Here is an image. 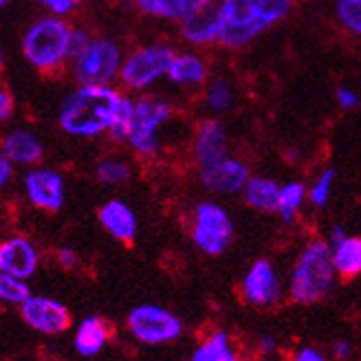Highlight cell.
<instances>
[{"instance_id":"6da1fadb","label":"cell","mask_w":361,"mask_h":361,"mask_svg":"<svg viewBox=\"0 0 361 361\" xmlns=\"http://www.w3.org/2000/svg\"><path fill=\"white\" fill-rule=\"evenodd\" d=\"M121 102L123 97L106 84H82V88L64 102L60 126L68 135L95 137L115 126Z\"/></svg>"},{"instance_id":"7a4b0ae2","label":"cell","mask_w":361,"mask_h":361,"mask_svg":"<svg viewBox=\"0 0 361 361\" xmlns=\"http://www.w3.org/2000/svg\"><path fill=\"white\" fill-rule=\"evenodd\" d=\"M293 0H223L219 7V40L243 47L288 13Z\"/></svg>"},{"instance_id":"3957f363","label":"cell","mask_w":361,"mask_h":361,"mask_svg":"<svg viewBox=\"0 0 361 361\" xmlns=\"http://www.w3.org/2000/svg\"><path fill=\"white\" fill-rule=\"evenodd\" d=\"M335 258L326 243H311L306 247L293 269L291 295L298 304H315L326 298L335 280Z\"/></svg>"},{"instance_id":"277c9868","label":"cell","mask_w":361,"mask_h":361,"mask_svg":"<svg viewBox=\"0 0 361 361\" xmlns=\"http://www.w3.org/2000/svg\"><path fill=\"white\" fill-rule=\"evenodd\" d=\"M68 40L71 29L56 18H42L23 38L25 58L40 71L58 66L64 58H68Z\"/></svg>"},{"instance_id":"5b68a950","label":"cell","mask_w":361,"mask_h":361,"mask_svg":"<svg viewBox=\"0 0 361 361\" xmlns=\"http://www.w3.org/2000/svg\"><path fill=\"white\" fill-rule=\"evenodd\" d=\"M233 238V225L227 212L216 203H201L194 212V243L209 256H219Z\"/></svg>"},{"instance_id":"8992f818","label":"cell","mask_w":361,"mask_h":361,"mask_svg":"<svg viewBox=\"0 0 361 361\" xmlns=\"http://www.w3.org/2000/svg\"><path fill=\"white\" fill-rule=\"evenodd\" d=\"M121 53L111 40H90L75 58V78L82 84H108L121 73Z\"/></svg>"},{"instance_id":"52a82bcc","label":"cell","mask_w":361,"mask_h":361,"mask_svg":"<svg viewBox=\"0 0 361 361\" xmlns=\"http://www.w3.org/2000/svg\"><path fill=\"white\" fill-rule=\"evenodd\" d=\"M128 329L143 344H164V341L176 339L183 331L176 315L152 304H143L130 311Z\"/></svg>"},{"instance_id":"ba28073f","label":"cell","mask_w":361,"mask_h":361,"mask_svg":"<svg viewBox=\"0 0 361 361\" xmlns=\"http://www.w3.org/2000/svg\"><path fill=\"white\" fill-rule=\"evenodd\" d=\"M172 58H174V53L170 47H164V44L143 47L123 62L119 75L126 86L143 88L152 84L154 80H159L164 73H168Z\"/></svg>"},{"instance_id":"9c48e42d","label":"cell","mask_w":361,"mask_h":361,"mask_svg":"<svg viewBox=\"0 0 361 361\" xmlns=\"http://www.w3.org/2000/svg\"><path fill=\"white\" fill-rule=\"evenodd\" d=\"M170 117V106L161 99L143 97L135 102V115L128 141L141 154H152L159 148V126Z\"/></svg>"},{"instance_id":"30bf717a","label":"cell","mask_w":361,"mask_h":361,"mask_svg":"<svg viewBox=\"0 0 361 361\" xmlns=\"http://www.w3.org/2000/svg\"><path fill=\"white\" fill-rule=\"evenodd\" d=\"M20 315L33 331L44 335H58L71 326V313L66 306L49 298H29L20 304Z\"/></svg>"},{"instance_id":"8fae6325","label":"cell","mask_w":361,"mask_h":361,"mask_svg":"<svg viewBox=\"0 0 361 361\" xmlns=\"http://www.w3.org/2000/svg\"><path fill=\"white\" fill-rule=\"evenodd\" d=\"M25 190L29 201L47 212H58L64 203V180L58 172L38 168L25 176Z\"/></svg>"},{"instance_id":"7c38bea8","label":"cell","mask_w":361,"mask_h":361,"mask_svg":"<svg viewBox=\"0 0 361 361\" xmlns=\"http://www.w3.org/2000/svg\"><path fill=\"white\" fill-rule=\"evenodd\" d=\"M245 298L256 306H269L280 298V280L269 260H258L247 271L243 282Z\"/></svg>"},{"instance_id":"4fadbf2b","label":"cell","mask_w":361,"mask_h":361,"mask_svg":"<svg viewBox=\"0 0 361 361\" xmlns=\"http://www.w3.org/2000/svg\"><path fill=\"white\" fill-rule=\"evenodd\" d=\"M38 267V254L27 238L13 236L0 245V269L3 274L27 280Z\"/></svg>"},{"instance_id":"5bb4252c","label":"cell","mask_w":361,"mask_h":361,"mask_svg":"<svg viewBox=\"0 0 361 361\" xmlns=\"http://www.w3.org/2000/svg\"><path fill=\"white\" fill-rule=\"evenodd\" d=\"M201 180H203V185L212 192L231 194V192L245 190V185L249 183V172L240 161L223 159V161H219V164L203 168Z\"/></svg>"},{"instance_id":"9a60e30c","label":"cell","mask_w":361,"mask_h":361,"mask_svg":"<svg viewBox=\"0 0 361 361\" xmlns=\"http://www.w3.org/2000/svg\"><path fill=\"white\" fill-rule=\"evenodd\" d=\"M196 159L203 168L227 159V137L219 121H205L196 137Z\"/></svg>"},{"instance_id":"2e32d148","label":"cell","mask_w":361,"mask_h":361,"mask_svg":"<svg viewBox=\"0 0 361 361\" xmlns=\"http://www.w3.org/2000/svg\"><path fill=\"white\" fill-rule=\"evenodd\" d=\"M99 221L104 229L121 243H133L137 233V219L128 205L121 201H108L99 209Z\"/></svg>"},{"instance_id":"e0dca14e","label":"cell","mask_w":361,"mask_h":361,"mask_svg":"<svg viewBox=\"0 0 361 361\" xmlns=\"http://www.w3.org/2000/svg\"><path fill=\"white\" fill-rule=\"evenodd\" d=\"M3 154L11 159L13 164L31 166L38 164L44 154L42 141L29 130H11L3 141Z\"/></svg>"},{"instance_id":"ac0fdd59","label":"cell","mask_w":361,"mask_h":361,"mask_svg":"<svg viewBox=\"0 0 361 361\" xmlns=\"http://www.w3.org/2000/svg\"><path fill=\"white\" fill-rule=\"evenodd\" d=\"M212 0H139V7L168 20H188L209 7Z\"/></svg>"},{"instance_id":"d6986e66","label":"cell","mask_w":361,"mask_h":361,"mask_svg":"<svg viewBox=\"0 0 361 361\" xmlns=\"http://www.w3.org/2000/svg\"><path fill=\"white\" fill-rule=\"evenodd\" d=\"M180 33L183 38L190 42H212V40H219V33H221V23H219V9H203L198 11L196 16L188 18L183 20V27H180Z\"/></svg>"},{"instance_id":"ffe728a7","label":"cell","mask_w":361,"mask_h":361,"mask_svg":"<svg viewBox=\"0 0 361 361\" xmlns=\"http://www.w3.org/2000/svg\"><path fill=\"white\" fill-rule=\"evenodd\" d=\"M111 337V326L102 317H86L75 335V348L84 357L97 355Z\"/></svg>"},{"instance_id":"44dd1931","label":"cell","mask_w":361,"mask_h":361,"mask_svg":"<svg viewBox=\"0 0 361 361\" xmlns=\"http://www.w3.org/2000/svg\"><path fill=\"white\" fill-rule=\"evenodd\" d=\"M280 194L282 188H278V183L271 178H249V183L245 185L247 203L262 212H276L280 207Z\"/></svg>"},{"instance_id":"7402d4cb","label":"cell","mask_w":361,"mask_h":361,"mask_svg":"<svg viewBox=\"0 0 361 361\" xmlns=\"http://www.w3.org/2000/svg\"><path fill=\"white\" fill-rule=\"evenodd\" d=\"M335 269L344 278H355L361 274V238H346L333 251Z\"/></svg>"},{"instance_id":"603a6c76","label":"cell","mask_w":361,"mask_h":361,"mask_svg":"<svg viewBox=\"0 0 361 361\" xmlns=\"http://www.w3.org/2000/svg\"><path fill=\"white\" fill-rule=\"evenodd\" d=\"M168 75L176 84H198L205 78V64L194 56H174Z\"/></svg>"},{"instance_id":"cb8c5ba5","label":"cell","mask_w":361,"mask_h":361,"mask_svg":"<svg viewBox=\"0 0 361 361\" xmlns=\"http://www.w3.org/2000/svg\"><path fill=\"white\" fill-rule=\"evenodd\" d=\"M192 361H236L229 346V339L223 331H216L203 346H198Z\"/></svg>"},{"instance_id":"d4e9b609","label":"cell","mask_w":361,"mask_h":361,"mask_svg":"<svg viewBox=\"0 0 361 361\" xmlns=\"http://www.w3.org/2000/svg\"><path fill=\"white\" fill-rule=\"evenodd\" d=\"M0 298H3L5 302H11V304H23L31 295H29V286L25 284L23 278L3 274L0 276Z\"/></svg>"},{"instance_id":"484cf974","label":"cell","mask_w":361,"mask_h":361,"mask_svg":"<svg viewBox=\"0 0 361 361\" xmlns=\"http://www.w3.org/2000/svg\"><path fill=\"white\" fill-rule=\"evenodd\" d=\"M304 201V185L302 183H288L282 188V194H280V207L278 212L282 214L284 221H291L298 207L302 205Z\"/></svg>"},{"instance_id":"4316f807","label":"cell","mask_w":361,"mask_h":361,"mask_svg":"<svg viewBox=\"0 0 361 361\" xmlns=\"http://www.w3.org/2000/svg\"><path fill=\"white\" fill-rule=\"evenodd\" d=\"M337 16L346 29L361 35V0H339Z\"/></svg>"},{"instance_id":"83f0119b","label":"cell","mask_w":361,"mask_h":361,"mask_svg":"<svg viewBox=\"0 0 361 361\" xmlns=\"http://www.w3.org/2000/svg\"><path fill=\"white\" fill-rule=\"evenodd\" d=\"M233 102V93L225 80H214L207 88V104L212 111H227Z\"/></svg>"},{"instance_id":"f1b7e54d","label":"cell","mask_w":361,"mask_h":361,"mask_svg":"<svg viewBox=\"0 0 361 361\" xmlns=\"http://www.w3.org/2000/svg\"><path fill=\"white\" fill-rule=\"evenodd\" d=\"M133 115H135V102H130L128 97H123L121 108H119V115L115 119V126L111 128V135L121 141V139H128L130 135V126H133Z\"/></svg>"},{"instance_id":"f546056e","label":"cell","mask_w":361,"mask_h":361,"mask_svg":"<svg viewBox=\"0 0 361 361\" xmlns=\"http://www.w3.org/2000/svg\"><path fill=\"white\" fill-rule=\"evenodd\" d=\"M97 176L102 183H123L130 178V168L121 161H104L97 168Z\"/></svg>"},{"instance_id":"4dcf8cb0","label":"cell","mask_w":361,"mask_h":361,"mask_svg":"<svg viewBox=\"0 0 361 361\" xmlns=\"http://www.w3.org/2000/svg\"><path fill=\"white\" fill-rule=\"evenodd\" d=\"M333 178H335V172L333 170H324L319 174V178L315 180V185L311 188V203L317 205V207H324L331 196V188H333Z\"/></svg>"},{"instance_id":"1f68e13d","label":"cell","mask_w":361,"mask_h":361,"mask_svg":"<svg viewBox=\"0 0 361 361\" xmlns=\"http://www.w3.org/2000/svg\"><path fill=\"white\" fill-rule=\"evenodd\" d=\"M90 44L88 35L84 31H71V40H68V56L71 58H78L80 53Z\"/></svg>"},{"instance_id":"d6a6232c","label":"cell","mask_w":361,"mask_h":361,"mask_svg":"<svg viewBox=\"0 0 361 361\" xmlns=\"http://www.w3.org/2000/svg\"><path fill=\"white\" fill-rule=\"evenodd\" d=\"M44 7H49L56 16H64L78 5V0H40Z\"/></svg>"},{"instance_id":"836d02e7","label":"cell","mask_w":361,"mask_h":361,"mask_svg":"<svg viewBox=\"0 0 361 361\" xmlns=\"http://www.w3.org/2000/svg\"><path fill=\"white\" fill-rule=\"evenodd\" d=\"M337 102H339L341 108H346V111H350V108H355V106L359 104V97H357L355 90L339 86V88H337Z\"/></svg>"},{"instance_id":"e575fe53","label":"cell","mask_w":361,"mask_h":361,"mask_svg":"<svg viewBox=\"0 0 361 361\" xmlns=\"http://www.w3.org/2000/svg\"><path fill=\"white\" fill-rule=\"evenodd\" d=\"M58 262H60L64 269H71V267H75V264H78V254H75V251H71V249H60Z\"/></svg>"},{"instance_id":"d590c367","label":"cell","mask_w":361,"mask_h":361,"mask_svg":"<svg viewBox=\"0 0 361 361\" xmlns=\"http://www.w3.org/2000/svg\"><path fill=\"white\" fill-rule=\"evenodd\" d=\"M11 166H13V161L11 159H7L5 154H3V159H0V183H7V180L11 178Z\"/></svg>"},{"instance_id":"8d00e7d4","label":"cell","mask_w":361,"mask_h":361,"mask_svg":"<svg viewBox=\"0 0 361 361\" xmlns=\"http://www.w3.org/2000/svg\"><path fill=\"white\" fill-rule=\"evenodd\" d=\"M11 115V97L7 90L0 93V119H7Z\"/></svg>"},{"instance_id":"74e56055","label":"cell","mask_w":361,"mask_h":361,"mask_svg":"<svg viewBox=\"0 0 361 361\" xmlns=\"http://www.w3.org/2000/svg\"><path fill=\"white\" fill-rule=\"evenodd\" d=\"M295 361H326V359H324V357H322L317 350H313V348H302V350L298 353Z\"/></svg>"},{"instance_id":"f35d334b","label":"cell","mask_w":361,"mask_h":361,"mask_svg":"<svg viewBox=\"0 0 361 361\" xmlns=\"http://www.w3.org/2000/svg\"><path fill=\"white\" fill-rule=\"evenodd\" d=\"M333 350H335V357L346 359L350 355V344H348V341H337V344L333 346Z\"/></svg>"},{"instance_id":"ab89813d","label":"cell","mask_w":361,"mask_h":361,"mask_svg":"<svg viewBox=\"0 0 361 361\" xmlns=\"http://www.w3.org/2000/svg\"><path fill=\"white\" fill-rule=\"evenodd\" d=\"M344 240H346V233H344V229L335 227V229H333V245L337 247L339 243H344Z\"/></svg>"},{"instance_id":"60d3db41","label":"cell","mask_w":361,"mask_h":361,"mask_svg":"<svg viewBox=\"0 0 361 361\" xmlns=\"http://www.w3.org/2000/svg\"><path fill=\"white\" fill-rule=\"evenodd\" d=\"M260 346H262V350H274L276 348V341L271 339V337H262L260 339Z\"/></svg>"},{"instance_id":"b9f144b4","label":"cell","mask_w":361,"mask_h":361,"mask_svg":"<svg viewBox=\"0 0 361 361\" xmlns=\"http://www.w3.org/2000/svg\"><path fill=\"white\" fill-rule=\"evenodd\" d=\"M0 3H3V5H9V3H11V0H0Z\"/></svg>"}]
</instances>
